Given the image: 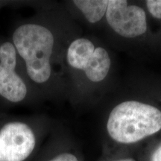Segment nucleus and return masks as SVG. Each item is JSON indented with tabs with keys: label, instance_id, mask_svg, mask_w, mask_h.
Masks as SVG:
<instances>
[{
	"label": "nucleus",
	"instance_id": "f257e3e1",
	"mask_svg": "<svg viewBox=\"0 0 161 161\" xmlns=\"http://www.w3.org/2000/svg\"><path fill=\"white\" fill-rule=\"evenodd\" d=\"M10 40L36 98L48 99L53 92L58 63V38L48 8L18 23Z\"/></svg>",
	"mask_w": 161,
	"mask_h": 161
},
{
	"label": "nucleus",
	"instance_id": "f03ea898",
	"mask_svg": "<svg viewBox=\"0 0 161 161\" xmlns=\"http://www.w3.org/2000/svg\"><path fill=\"white\" fill-rule=\"evenodd\" d=\"M50 133L47 116L0 114V161H33Z\"/></svg>",
	"mask_w": 161,
	"mask_h": 161
},
{
	"label": "nucleus",
	"instance_id": "7ed1b4c3",
	"mask_svg": "<svg viewBox=\"0 0 161 161\" xmlns=\"http://www.w3.org/2000/svg\"><path fill=\"white\" fill-rule=\"evenodd\" d=\"M107 130L116 142L134 143L161 130V111L136 101L124 102L110 112Z\"/></svg>",
	"mask_w": 161,
	"mask_h": 161
},
{
	"label": "nucleus",
	"instance_id": "20e7f679",
	"mask_svg": "<svg viewBox=\"0 0 161 161\" xmlns=\"http://www.w3.org/2000/svg\"><path fill=\"white\" fill-rule=\"evenodd\" d=\"M35 98L11 40H0V99L20 104Z\"/></svg>",
	"mask_w": 161,
	"mask_h": 161
},
{
	"label": "nucleus",
	"instance_id": "39448f33",
	"mask_svg": "<svg viewBox=\"0 0 161 161\" xmlns=\"http://www.w3.org/2000/svg\"><path fill=\"white\" fill-rule=\"evenodd\" d=\"M105 16L112 29L122 37L134 38L147 30L144 10L136 5H128L125 0H110Z\"/></svg>",
	"mask_w": 161,
	"mask_h": 161
},
{
	"label": "nucleus",
	"instance_id": "423d86ee",
	"mask_svg": "<svg viewBox=\"0 0 161 161\" xmlns=\"http://www.w3.org/2000/svg\"><path fill=\"white\" fill-rule=\"evenodd\" d=\"M96 49L90 39L79 37L70 43L66 50V62L71 69L80 71L88 63Z\"/></svg>",
	"mask_w": 161,
	"mask_h": 161
},
{
	"label": "nucleus",
	"instance_id": "0eeeda50",
	"mask_svg": "<svg viewBox=\"0 0 161 161\" xmlns=\"http://www.w3.org/2000/svg\"><path fill=\"white\" fill-rule=\"evenodd\" d=\"M110 58L108 51L104 48L96 47L93 55L88 63L80 70L83 72L86 79L92 83L102 81L107 77L109 72Z\"/></svg>",
	"mask_w": 161,
	"mask_h": 161
},
{
	"label": "nucleus",
	"instance_id": "6e6552de",
	"mask_svg": "<svg viewBox=\"0 0 161 161\" xmlns=\"http://www.w3.org/2000/svg\"><path fill=\"white\" fill-rule=\"evenodd\" d=\"M108 0H75L72 1L86 21L94 24L99 22L106 14Z\"/></svg>",
	"mask_w": 161,
	"mask_h": 161
},
{
	"label": "nucleus",
	"instance_id": "1a4fd4ad",
	"mask_svg": "<svg viewBox=\"0 0 161 161\" xmlns=\"http://www.w3.org/2000/svg\"><path fill=\"white\" fill-rule=\"evenodd\" d=\"M33 161H80L76 154L67 151L56 150L50 134Z\"/></svg>",
	"mask_w": 161,
	"mask_h": 161
},
{
	"label": "nucleus",
	"instance_id": "9d476101",
	"mask_svg": "<svg viewBox=\"0 0 161 161\" xmlns=\"http://www.w3.org/2000/svg\"><path fill=\"white\" fill-rule=\"evenodd\" d=\"M146 3L151 14L154 17L161 19V0H148Z\"/></svg>",
	"mask_w": 161,
	"mask_h": 161
},
{
	"label": "nucleus",
	"instance_id": "9b49d317",
	"mask_svg": "<svg viewBox=\"0 0 161 161\" xmlns=\"http://www.w3.org/2000/svg\"><path fill=\"white\" fill-rule=\"evenodd\" d=\"M152 161H161V146L158 147L155 152L153 153Z\"/></svg>",
	"mask_w": 161,
	"mask_h": 161
},
{
	"label": "nucleus",
	"instance_id": "f8f14e48",
	"mask_svg": "<svg viewBox=\"0 0 161 161\" xmlns=\"http://www.w3.org/2000/svg\"><path fill=\"white\" fill-rule=\"evenodd\" d=\"M116 161H135V160H134V159H131V158H127V159H122V160H119Z\"/></svg>",
	"mask_w": 161,
	"mask_h": 161
}]
</instances>
